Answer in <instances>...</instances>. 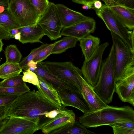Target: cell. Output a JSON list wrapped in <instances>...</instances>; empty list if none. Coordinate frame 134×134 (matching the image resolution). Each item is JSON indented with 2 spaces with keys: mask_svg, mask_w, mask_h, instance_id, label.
Listing matches in <instances>:
<instances>
[{
  "mask_svg": "<svg viewBox=\"0 0 134 134\" xmlns=\"http://www.w3.org/2000/svg\"><path fill=\"white\" fill-rule=\"evenodd\" d=\"M98 0H84L86 5L92 7L93 5L94 2Z\"/></svg>",
  "mask_w": 134,
  "mask_h": 134,
  "instance_id": "46",
  "label": "cell"
},
{
  "mask_svg": "<svg viewBox=\"0 0 134 134\" xmlns=\"http://www.w3.org/2000/svg\"><path fill=\"white\" fill-rule=\"evenodd\" d=\"M6 59V62L19 63L20 61L22 55L16 45L10 44L7 46L4 51Z\"/></svg>",
  "mask_w": 134,
  "mask_h": 134,
  "instance_id": "24",
  "label": "cell"
},
{
  "mask_svg": "<svg viewBox=\"0 0 134 134\" xmlns=\"http://www.w3.org/2000/svg\"><path fill=\"white\" fill-rule=\"evenodd\" d=\"M95 134L88 130L79 121H75L72 126L59 132V134Z\"/></svg>",
  "mask_w": 134,
  "mask_h": 134,
  "instance_id": "26",
  "label": "cell"
},
{
  "mask_svg": "<svg viewBox=\"0 0 134 134\" xmlns=\"http://www.w3.org/2000/svg\"><path fill=\"white\" fill-rule=\"evenodd\" d=\"M0 24L8 30L20 27L18 23L7 10L0 13Z\"/></svg>",
  "mask_w": 134,
  "mask_h": 134,
  "instance_id": "25",
  "label": "cell"
},
{
  "mask_svg": "<svg viewBox=\"0 0 134 134\" xmlns=\"http://www.w3.org/2000/svg\"><path fill=\"white\" fill-rule=\"evenodd\" d=\"M11 105L0 106V120L8 118L9 110Z\"/></svg>",
  "mask_w": 134,
  "mask_h": 134,
  "instance_id": "37",
  "label": "cell"
},
{
  "mask_svg": "<svg viewBox=\"0 0 134 134\" xmlns=\"http://www.w3.org/2000/svg\"><path fill=\"white\" fill-rule=\"evenodd\" d=\"M40 88L39 91L49 101L60 109H64L60 102L57 91L52 85L42 77L37 76Z\"/></svg>",
  "mask_w": 134,
  "mask_h": 134,
  "instance_id": "20",
  "label": "cell"
},
{
  "mask_svg": "<svg viewBox=\"0 0 134 134\" xmlns=\"http://www.w3.org/2000/svg\"><path fill=\"white\" fill-rule=\"evenodd\" d=\"M115 50V77L116 82L121 79L126 70L134 65V53L122 40L110 31Z\"/></svg>",
  "mask_w": 134,
  "mask_h": 134,
  "instance_id": "4",
  "label": "cell"
},
{
  "mask_svg": "<svg viewBox=\"0 0 134 134\" xmlns=\"http://www.w3.org/2000/svg\"><path fill=\"white\" fill-rule=\"evenodd\" d=\"M48 43H43L39 47L32 49L30 53L24 58L19 63V65L22 70L26 67L27 63L30 61L33 60L38 54L42 50L49 45Z\"/></svg>",
  "mask_w": 134,
  "mask_h": 134,
  "instance_id": "28",
  "label": "cell"
},
{
  "mask_svg": "<svg viewBox=\"0 0 134 134\" xmlns=\"http://www.w3.org/2000/svg\"><path fill=\"white\" fill-rule=\"evenodd\" d=\"M23 75L20 74L5 79L0 82V86L5 87H15L26 84L23 80Z\"/></svg>",
  "mask_w": 134,
  "mask_h": 134,
  "instance_id": "27",
  "label": "cell"
},
{
  "mask_svg": "<svg viewBox=\"0 0 134 134\" xmlns=\"http://www.w3.org/2000/svg\"><path fill=\"white\" fill-rule=\"evenodd\" d=\"M14 38L15 39L18 40L19 41L21 38V33L20 32L16 34L14 36Z\"/></svg>",
  "mask_w": 134,
  "mask_h": 134,
  "instance_id": "49",
  "label": "cell"
},
{
  "mask_svg": "<svg viewBox=\"0 0 134 134\" xmlns=\"http://www.w3.org/2000/svg\"><path fill=\"white\" fill-rule=\"evenodd\" d=\"M103 4L101 2L98 0L95 1L93 4L94 7L97 9H100L102 7Z\"/></svg>",
  "mask_w": 134,
  "mask_h": 134,
  "instance_id": "43",
  "label": "cell"
},
{
  "mask_svg": "<svg viewBox=\"0 0 134 134\" xmlns=\"http://www.w3.org/2000/svg\"><path fill=\"white\" fill-rule=\"evenodd\" d=\"M9 118L4 119L0 120V129L3 125V124L7 121Z\"/></svg>",
  "mask_w": 134,
  "mask_h": 134,
  "instance_id": "48",
  "label": "cell"
},
{
  "mask_svg": "<svg viewBox=\"0 0 134 134\" xmlns=\"http://www.w3.org/2000/svg\"><path fill=\"white\" fill-rule=\"evenodd\" d=\"M55 88L63 107L70 106L74 107L80 110L83 114L91 111L81 93L59 87Z\"/></svg>",
  "mask_w": 134,
  "mask_h": 134,
  "instance_id": "14",
  "label": "cell"
},
{
  "mask_svg": "<svg viewBox=\"0 0 134 134\" xmlns=\"http://www.w3.org/2000/svg\"><path fill=\"white\" fill-rule=\"evenodd\" d=\"M37 24L41 27L45 35L51 40L61 37L60 33L63 27L56 4L50 2L49 6L41 16Z\"/></svg>",
  "mask_w": 134,
  "mask_h": 134,
  "instance_id": "7",
  "label": "cell"
},
{
  "mask_svg": "<svg viewBox=\"0 0 134 134\" xmlns=\"http://www.w3.org/2000/svg\"><path fill=\"white\" fill-rule=\"evenodd\" d=\"M76 74L79 81L81 93L91 111H95L108 107L94 91L92 86L84 79L81 69L77 68Z\"/></svg>",
  "mask_w": 134,
  "mask_h": 134,
  "instance_id": "13",
  "label": "cell"
},
{
  "mask_svg": "<svg viewBox=\"0 0 134 134\" xmlns=\"http://www.w3.org/2000/svg\"><path fill=\"white\" fill-rule=\"evenodd\" d=\"M108 42L100 44L90 58L85 60L81 69L83 77L92 86L97 84L99 79L102 62V57L106 48L109 46Z\"/></svg>",
  "mask_w": 134,
  "mask_h": 134,
  "instance_id": "9",
  "label": "cell"
},
{
  "mask_svg": "<svg viewBox=\"0 0 134 134\" xmlns=\"http://www.w3.org/2000/svg\"><path fill=\"white\" fill-rule=\"evenodd\" d=\"M66 109L65 108L64 109H57L50 111L47 113L45 115V119H44L53 118L59 114L64 112Z\"/></svg>",
  "mask_w": 134,
  "mask_h": 134,
  "instance_id": "35",
  "label": "cell"
},
{
  "mask_svg": "<svg viewBox=\"0 0 134 134\" xmlns=\"http://www.w3.org/2000/svg\"><path fill=\"white\" fill-rule=\"evenodd\" d=\"M92 9L95 10L97 15L103 20L108 29L119 36L134 53L130 39L132 31H129L109 7L105 4H103L101 8L99 9L93 7Z\"/></svg>",
  "mask_w": 134,
  "mask_h": 134,
  "instance_id": "6",
  "label": "cell"
},
{
  "mask_svg": "<svg viewBox=\"0 0 134 134\" xmlns=\"http://www.w3.org/2000/svg\"><path fill=\"white\" fill-rule=\"evenodd\" d=\"M56 5L63 28L71 26L90 18L63 4H58Z\"/></svg>",
  "mask_w": 134,
  "mask_h": 134,
  "instance_id": "16",
  "label": "cell"
},
{
  "mask_svg": "<svg viewBox=\"0 0 134 134\" xmlns=\"http://www.w3.org/2000/svg\"><path fill=\"white\" fill-rule=\"evenodd\" d=\"M115 50L113 44L108 57L102 61L98 82L93 87L96 93L106 104L111 103L115 92Z\"/></svg>",
  "mask_w": 134,
  "mask_h": 134,
  "instance_id": "3",
  "label": "cell"
},
{
  "mask_svg": "<svg viewBox=\"0 0 134 134\" xmlns=\"http://www.w3.org/2000/svg\"><path fill=\"white\" fill-rule=\"evenodd\" d=\"M1 61V59H0V62Z\"/></svg>",
  "mask_w": 134,
  "mask_h": 134,
  "instance_id": "52",
  "label": "cell"
},
{
  "mask_svg": "<svg viewBox=\"0 0 134 134\" xmlns=\"http://www.w3.org/2000/svg\"><path fill=\"white\" fill-rule=\"evenodd\" d=\"M130 39L132 48L134 49V29L132 31L131 34Z\"/></svg>",
  "mask_w": 134,
  "mask_h": 134,
  "instance_id": "45",
  "label": "cell"
},
{
  "mask_svg": "<svg viewBox=\"0 0 134 134\" xmlns=\"http://www.w3.org/2000/svg\"><path fill=\"white\" fill-rule=\"evenodd\" d=\"M25 71L23 72V80L25 82H28L36 86L37 88H40L39 80L36 74L28 69Z\"/></svg>",
  "mask_w": 134,
  "mask_h": 134,
  "instance_id": "30",
  "label": "cell"
},
{
  "mask_svg": "<svg viewBox=\"0 0 134 134\" xmlns=\"http://www.w3.org/2000/svg\"><path fill=\"white\" fill-rule=\"evenodd\" d=\"M129 30L134 29V9L117 4L108 6Z\"/></svg>",
  "mask_w": 134,
  "mask_h": 134,
  "instance_id": "19",
  "label": "cell"
},
{
  "mask_svg": "<svg viewBox=\"0 0 134 134\" xmlns=\"http://www.w3.org/2000/svg\"><path fill=\"white\" fill-rule=\"evenodd\" d=\"M34 72L52 85L54 88L59 87L81 93L76 87L71 84L60 79L52 74L40 62L38 63L37 68Z\"/></svg>",
  "mask_w": 134,
  "mask_h": 134,
  "instance_id": "17",
  "label": "cell"
},
{
  "mask_svg": "<svg viewBox=\"0 0 134 134\" xmlns=\"http://www.w3.org/2000/svg\"><path fill=\"white\" fill-rule=\"evenodd\" d=\"M21 95L0 93V106L11 105Z\"/></svg>",
  "mask_w": 134,
  "mask_h": 134,
  "instance_id": "32",
  "label": "cell"
},
{
  "mask_svg": "<svg viewBox=\"0 0 134 134\" xmlns=\"http://www.w3.org/2000/svg\"><path fill=\"white\" fill-rule=\"evenodd\" d=\"M7 10L20 27L35 25L40 18L29 0H10Z\"/></svg>",
  "mask_w": 134,
  "mask_h": 134,
  "instance_id": "5",
  "label": "cell"
},
{
  "mask_svg": "<svg viewBox=\"0 0 134 134\" xmlns=\"http://www.w3.org/2000/svg\"><path fill=\"white\" fill-rule=\"evenodd\" d=\"M38 117L9 116L0 129V134H33L39 130Z\"/></svg>",
  "mask_w": 134,
  "mask_h": 134,
  "instance_id": "8",
  "label": "cell"
},
{
  "mask_svg": "<svg viewBox=\"0 0 134 134\" xmlns=\"http://www.w3.org/2000/svg\"><path fill=\"white\" fill-rule=\"evenodd\" d=\"M57 109H59L46 98L38 90H34L21 94L12 104L9 110L8 116L38 117L40 121L45 119L47 113Z\"/></svg>",
  "mask_w": 134,
  "mask_h": 134,
  "instance_id": "1",
  "label": "cell"
},
{
  "mask_svg": "<svg viewBox=\"0 0 134 134\" xmlns=\"http://www.w3.org/2000/svg\"><path fill=\"white\" fill-rule=\"evenodd\" d=\"M79 41L85 60H88L91 56L100 46L101 42L99 38L90 34Z\"/></svg>",
  "mask_w": 134,
  "mask_h": 134,
  "instance_id": "21",
  "label": "cell"
},
{
  "mask_svg": "<svg viewBox=\"0 0 134 134\" xmlns=\"http://www.w3.org/2000/svg\"><path fill=\"white\" fill-rule=\"evenodd\" d=\"M73 2L77 3L83 4L86 5L84 0H71Z\"/></svg>",
  "mask_w": 134,
  "mask_h": 134,
  "instance_id": "47",
  "label": "cell"
},
{
  "mask_svg": "<svg viewBox=\"0 0 134 134\" xmlns=\"http://www.w3.org/2000/svg\"><path fill=\"white\" fill-rule=\"evenodd\" d=\"M30 91L26 85L15 87H5L0 86V93L7 94H21Z\"/></svg>",
  "mask_w": 134,
  "mask_h": 134,
  "instance_id": "29",
  "label": "cell"
},
{
  "mask_svg": "<svg viewBox=\"0 0 134 134\" xmlns=\"http://www.w3.org/2000/svg\"><path fill=\"white\" fill-rule=\"evenodd\" d=\"M77 38L66 36L55 42L51 54H59L65 52L67 49L75 47L77 42Z\"/></svg>",
  "mask_w": 134,
  "mask_h": 134,
  "instance_id": "22",
  "label": "cell"
},
{
  "mask_svg": "<svg viewBox=\"0 0 134 134\" xmlns=\"http://www.w3.org/2000/svg\"><path fill=\"white\" fill-rule=\"evenodd\" d=\"M22 70L19 63L5 62L0 65V79H4L19 75Z\"/></svg>",
  "mask_w": 134,
  "mask_h": 134,
  "instance_id": "23",
  "label": "cell"
},
{
  "mask_svg": "<svg viewBox=\"0 0 134 134\" xmlns=\"http://www.w3.org/2000/svg\"><path fill=\"white\" fill-rule=\"evenodd\" d=\"M106 5L109 6L115 4L116 0H102Z\"/></svg>",
  "mask_w": 134,
  "mask_h": 134,
  "instance_id": "44",
  "label": "cell"
},
{
  "mask_svg": "<svg viewBox=\"0 0 134 134\" xmlns=\"http://www.w3.org/2000/svg\"><path fill=\"white\" fill-rule=\"evenodd\" d=\"M11 38L8 30L0 24V38L5 40H8Z\"/></svg>",
  "mask_w": 134,
  "mask_h": 134,
  "instance_id": "38",
  "label": "cell"
},
{
  "mask_svg": "<svg viewBox=\"0 0 134 134\" xmlns=\"http://www.w3.org/2000/svg\"><path fill=\"white\" fill-rule=\"evenodd\" d=\"M10 0H0V13L8 9Z\"/></svg>",
  "mask_w": 134,
  "mask_h": 134,
  "instance_id": "40",
  "label": "cell"
},
{
  "mask_svg": "<svg viewBox=\"0 0 134 134\" xmlns=\"http://www.w3.org/2000/svg\"><path fill=\"white\" fill-rule=\"evenodd\" d=\"M55 43L50 44L49 45L41 51L34 58L33 60L38 63L41 62L46 59L51 54Z\"/></svg>",
  "mask_w": 134,
  "mask_h": 134,
  "instance_id": "33",
  "label": "cell"
},
{
  "mask_svg": "<svg viewBox=\"0 0 134 134\" xmlns=\"http://www.w3.org/2000/svg\"><path fill=\"white\" fill-rule=\"evenodd\" d=\"M82 8V9L86 10L92 9V7L86 5H83Z\"/></svg>",
  "mask_w": 134,
  "mask_h": 134,
  "instance_id": "50",
  "label": "cell"
},
{
  "mask_svg": "<svg viewBox=\"0 0 134 134\" xmlns=\"http://www.w3.org/2000/svg\"><path fill=\"white\" fill-rule=\"evenodd\" d=\"M3 45V44L2 41V39L0 38V53L2 50Z\"/></svg>",
  "mask_w": 134,
  "mask_h": 134,
  "instance_id": "51",
  "label": "cell"
},
{
  "mask_svg": "<svg viewBox=\"0 0 134 134\" xmlns=\"http://www.w3.org/2000/svg\"><path fill=\"white\" fill-rule=\"evenodd\" d=\"M113 129L114 134H134V129L110 125Z\"/></svg>",
  "mask_w": 134,
  "mask_h": 134,
  "instance_id": "34",
  "label": "cell"
},
{
  "mask_svg": "<svg viewBox=\"0 0 134 134\" xmlns=\"http://www.w3.org/2000/svg\"><path fill=\"white\" fill-rule=\"evenodd\" d=\"M21 33L19 41L23 44L40 43L41 40L45 35L41 27L37 24L33 25L19 27Z\"/></svg>",
  "mask_w": 134,
  "mask_h": 134,
  "instance_id": "18",
  "label": "cell"
},
{
  "mask_svg": "<svg viewBox=\"0 0 134 134\" xmlns=\"http://www.w3.org/2000/svg\"><path fill=\"white\" fill-rule=\"evenodd\" d=\"M96 25L94 19L90 17L73 25L63 28L60 35L61 36L74 37L79 40L93 33L96 29Z\"/></svg>",
  "mask_w": 134,
  "mask_h": 134,
  "instance_id": "15",
  "label": "cell"
},
{
  "mask_svg": "<svg viewBox=\"0 0 134 134\" xmlns=\"http://www.w3.org/2000/svg\"><path fill=\"white\" fill-rule=\"evenodd\" d=\"M18 28L8 30L11 38H14V35L19 32Z\"/></svg>",
  "mask_w": 134,
  "mask_h": 134,
  "instance_id": "42",
  "label": "cell"
},
{
  "mask_svg": "<svg viewBox=\"0 0 134 134\" xmlns=\"http://www.w3.org/2000/svg\"><path fill=\"white\" fill-rule=\"evenodd\" d=\"M38 62H35L33 60H31L28 62L26 67L24 69L25 70L28 69L29 68H31L36 69Z\"/></svg>",
  "mask_w": 134,
  "mask_h": 134,
  "instance_id": "41",
  "label": "cell"
},
{
  "mask_svg": "<svg viewBox=\"0 0 134 134\" xmlns=\"http://www.w3.org/2000/svg\"><path fill=\"white\" fill-rule=\"evenodd\" d=\"M134 66L128 68L121 79L116 82L115 91L122 102L134 106Z\"/></svg>",
  "mask_w": 134,
  "mask_h": 134,
  "instance_id": "12",
  "label": "cell"
},
{
  "mask_svg": "<svg viewBox=\"0 0 134 134\" xmlns=\"http://www.w3.org/2000/svg\"><path fill=\"white\" fill-rule=\"evenodd\" d=\"M115 4L134 9V0H116Z\"/></svg>",
  "mask_w": 134,
  "mask_h": 134,
  "instance_id": "36",
  "label": "cell"
},
{
  "mask_svg": "<svg viewBox=\"0 0 134 134\" xmlns=\"http://www.w3.org/2000/svg\"><path fill=\"white\" fill-rule=\"evenodd\" d=\"M76 115L72 110L66 109L52 119H46L40 122L39 129L45 134H59L74 125Z\"/></svg>",
  "mask_w": 134,
  "mask_h": 134,
  "instance_id": "10",
  "label": "cell"
},
{
  "mask_svg": "<svg viewBox=\"0 0 134 134\" xmlns=\"http://www.w3.org/2000/svg\"><path fill=\"white\" fill-rule=\"evenodd\" d=\"M29 0L40 17L47 9L50 3L48 0Z\"/></svg>",
  "mask_w": 134,
  "mask_h": 134,
  "instance_id": "31",
  "label": "cell"
},
{
  "mask_svg": "<svg viewBox=\"0 0 134 134\" xmlns=\"http://www.w3.org/2000/svg\"><path fill=\"white\" fill-rule=\"evenodd\" d=\"M78 121L86 127L109 126L122 122H134V110L129 105H109L96 111L84 114L79 118Z\"/></svg>",
  "mask_w": 134,
  "mask_h": 134,
  "instance_id": "2",
  "label": "cell"
},
{
  "mask_svg": "<svg viewBox=\"0 0 134 134\" xmlns=\"http://www.w3.org/2000/svg\"><path fill=\"white\" fill-rule=\"evenodd\" d=\"M40 63L53 74L60 79L71 84L76 87L81 93L80 83L76 74L78 67L75 66L72 62L46 61Z\"/></svg>",
  "mask_w": 134,
  "mask_h": 134,
  "instance_id": "11",
  "label": "cell"
},
{
  "mask_svg": "<svg viewBox=\"0 0 134 134\" xmlns=\"http://www.w3.org/2000/svg\"><path fill=\"white\" fill-rule=\"evenodd\" d=\"M119 126L131 129H134V122L133 121H124L116 122L109 125Z\"/></svg>",
  "mask_w": 134,
  "mask_h": 134,
  "instance_id": "39",
  "label": "cell"
}]
</instances>
